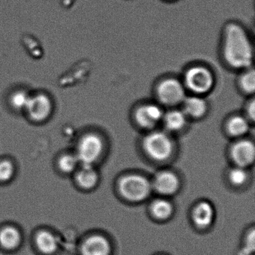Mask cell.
Segmentation results:
<instances>
[{
    "label": "cell",
    "instance_id": "6da1fadb",
    "mask_svg": "<svg viewBox=\"0 0 255 255\" xmlns=\"http://www.w3.org/2000/svg\"><path fill=\"white\" fill-rule=\"evenodd\" d=\"M222 56L226 65L232 69L246 70L252 68L253 44L243 26L234 23L226 26L222 44Z\"/></svg>",
    "mask_w": 255,
    "mask_h": 255
},
{
    "label": "cell",
    "instance_id": "7a4b0ae2",
    "mask_svg": "<svg viewBox=\"0 0 255 255\" xmlns=\"http://www.w3.org/2000/svg\"><path fill=\"white\" fill-rule=\"evenodd\" d=\"M54 111V103L48 94L38 92L31 93L24 113L34 124L45 123L51 118Z\"/></svg>",
    "mask_w": 255,
    "mask_h": 255
},
{
    "label": "cell",
    "instance_id": "3957f363",
    "mask_svg": "<svg viewBox=\"0 0 255 255\" xmlns=\"http://www.w3.org/2000/svg\"><path fill=\"white\" fill-rule=\"evenodd\" d=\"M183 83L186 90L191 93L203 96L213 89L215 77L209 68L198 65L186 71Z\"/></svg>",
    "mask_w": 255,
    "mask_h": 255
},
{
    "label": "cell",
    "instance_id": "277c9868",
    "mask_svg": "<svg viewBox=\"0 0 255 255\" xmlns=\"http://www.w3.org/2000/svg\"><path fill=\"white\" fill-rule=\"evenodd\" d=\"M143 148L155 160H165L171 155L174 148L172 139L165 131H152L143 140Z\"/></svg>",
    "mask_w": 255,
    "mask_h": 255
},
{
    "label": "cell",
    "instance_id": "5b68a950",
    "mask_svg": "<svg viewBox=\"0 0 255 255\" xmlns=\"http://www.w3.org/2000/svg\"><path fill=\"white\" fill-rule=\"evenodd\" d=\"M104 150V141L98 134L89 132L79 140L77 156L83 165H92L100 157Z\"/></svg>",
    "mask_w": 255,
    "mask_h": 255
},
{
    "label": "cell",
    "instance_id": "8992f818",
    "mask_svg": "<svg viewBox=\"0 0 255 255\" xmlns=\"http://www.w3.org/2000/svg\"><path fill=\"white\" fill-rule=\"evenodd\" d=\"M186 89L183 82L175 78L162 80L156 88V95L162 105L174 107L184 101Z\"/></svg>",
    "mask_w": 255,
    "mask_h": 255
},
{
    "label": "cell",
    "instance_id": "52a82bcc",
    "mask_svg": "<svg viewBox=\"0 0 255 255\" xmlns=\"http://www.w3.org/2000/svg\"><path fill=\"white\" fill-rule=\"evenodd\" d=\"M119 189L129 201H140L148 196L151 186L148 180L141 176L129 175L121 180Z\"/></svg>",
    "mask_w": 255,
    "mask_h": 255
},
{
    "label": "cell",
    "instance_id": "ba28073f",
    "mask_svg": "<svg viewBox=\"0 0 255 255\" xmlns=\"http://www.w3.org/2000/svg\"><path fill=\"white\" fill-rule=\"evenodd\" d=\"M163 109L159 104L148 103L140 106L135 110V120L137 125L144 129H153L162 123Z\"/></svg>",
    "mask_w": 255,
    "mask_h": 255
},
{
    "label": "cell",
    "instance_id": "9c48e42d",
    "mask_svg": "<svg viewBox=\"0 0 255 255\" xmlns=\"http://www.w3.org/2000/svg\"><path fill=\"white\" fill-rule=\"evenodd\" d=\"M231 156L240 167H246L254 162L255 147L253 141L242 139L237 141L231 148Z\"/></svg>",
    "mask_w": 255,
    "mask_h": 255
},
{
    "label": "cell",
    "instance_id": "30bf717a",
    "mask_svg": "<svg viewBox=\"0 0 255 255\" xmlns=\"http://www.w3.org/2000/svg\"><path fill=\"white\" fill-rule=\"evenodd\" d=\"M183 110L188 119H199L205 116L208 111V104L202 96L192 95L186 96L182 103Z\"/></svg>",
    "mask_w": 255,
    "mask_h": 255
},
{
    "label": "cell",
    "instance_id": "8fae6325",
    "mask_svg": "<svg viewBox=\"0 0 255 255\" xmlns=\"http://www.w3.org/2000/svg\"><path fill=\"white\" fill-rule=\"evenodd\" d=\"M188 119L183 110L174 108L164 113L162 123L166 131L176 132L186 128Z\"/></svg>",
    "mask_w": 255,
    "mask_h": 255
},
{
    "label": "cell",
    "instance_id": "7c38bea8",
    "mask_svg": "<svg viewBox=\"0 0 255 255\" xmlns=\"http://www.w3.org/2000/svg\"><path fill=\"white\" fill-rule=\"evenodd\" d=\"M110 243L101 236H93L86 240L82 246L83 255H110Z\"/></svg>",
    "mask_w": 255,
    "mask_h": 255
},
{
    "label": "cell",
    "instance_id": "4fadbf2b",
    "mask_svg": "<svg viewBox=\"0 0 255 255\" xmlns=\"http://www.w3.org/2000/svg\"><path fill=\"white\" fill-rule=\"evenodd\" d=\"M155 189L163 195L174 193L178 188V179L169 171H162L157 174L153 183Z\"/></svg>",
    "mask_w": 255,
    "mask_h": 255
},
{
    "label": "cell",
    "instance_id": "5bb4252c",
    "mask_svg": "<svg viewBox=\"0 0 255 255\" xmlns=\"http://www.w3.org/2000/svg\"><path fill=\"white\" fill-rule=\"evenodd\" d=\"M251 122L246 116H235L228 120L226 129L230 135L241 137L250 130Z\"/></svg>",
    "mask_w": 255,
    "mask_h": 255
},
{
    "label": "cell",
    "instance_id": "9a60e30c",
    "mask_svg": "<svg viewBox=\"0 0 255 255\" xmlns=\"http://www.w3.org/2000/svg\"><path fill=\"white\" fill-rule=\"evenodd\" d=\"M214 211L208 202L200 203L194 211V221L198 226L205 228L213 222Z\"/></svg>",
    "mask_w": 255,
    "mask_h": 255
},
{
    "label": "cell",
    "instance_id": "2e32d148",
    "mask_svg": "<svg viewBox=\"0 0 255 255\" xmlns=\"http://www.w3.org/2000/svg\"><path fill=\"white\" fill-rule=\"evenodd\" d=\"M31 93L23 89H16L8 97V104L14 111L23 113Z\"/></svg>",
    "mask_w": 255,
    "mask_h": 255
},
{
    "label": "cell",
    "instance_id": "e0dca14e",
    "mask_svg": "<svg viewBox=\"0 0 255 255\" xmlns=\"http://www.w3.org/2000/svg\"><path fill=\"white\" fill-rule=\"evenodd\" d=\"M21 237L17 229L7 227L0 232V243L7 249H14L20 245Z\"/></svg>",
    "mask_w": 255,
    "mask_h": 255
},
{
    "label": "cell",
    "instance_id": "ac0fdd59",
    "mask_svg": "<svg viewBox=\"0 0 255 255\" xmlns=\"http://www.w3.org/2000/svg\"><path fill=\"white\" fill-rule=\"evenodd\" d=\"M38 249L46 255H50L56 252L57 249V240L56 237L48 231H41L36 238Z\"/></svg>",
    "mask_w": 255,
    "mask_h": 255
},
{
    "label": "cell",
    "instance_id": "d6986e66",
    "mask_svg": "<svg viewBox=\"0 0 255 255\" xmlns=\"http://www.w3.org/2000/svg\"><path fill=\"white\" fill-rule=\"evenodd\" d=\"M77 182L84 189H91L96 184L98 174L92 165H83L77 176Z\"/></svg>",
    "mask_w": 255,
    "mask_h": 255
},
{
    "label": "cell",
    "instance_id": "ffe728a7",
    "mask_svg": "<svg viewBox=\"0 0 255 255\" xmlns=\"http://www.w3.org/2000/svg\"><path fill=\"white\" fill-rule=\"evenodd\" d=\"M240 86L243 93L252 95L255 90V74L253 68L246 69L240 77Z\"/></svg>",
    "mask_w": 255,
    "mask_h": 255
},
{
    "label": "cell",
    "instance_id": "44dd1931",
    "mask_svg": "<svg viewBox=\"0 0 255 255\" xmlns=\"http://www.w3.org/2000/svg\"><path fill=\"white\" fill-rule=\"evenodd\" d=\"M152 212L155 217L159 219H165L171 216L172 206L165 200H157L152 204Z\"/></svg>",
    "mask_w": 255,
    "mask_h": 255
},
{
    "label": "cell",
    "instance_id": "7402d4cb",
    "mask_svg": "<svg viewBox=\"0 0 255 255\" xmlns=\"http://www.w3.org/2000/svg\"><path fill=\"white\" fill-rule=\"evenodd\" d=\"M78 162L79 160L76 155L65 154L59 159V165L62 171L69 173L75 169Z\"/></svg>",
    "mask_w": 255,
    "mask_h": 255
},
{
    "label": "cell",
    "instance_id": "603a6c76",
    "mask_svg": "<svg viewBox=\"0 0 255 255\" xmlns=\"http://www.w3.org/2000/svg\"><path fill=\"white\" fill-rule=\"evenodd\" d=\"M14 171V165L10 161L4 160L0 162V180H9L12 177Z\"/></svg>",
    "mask_w": 255,
    "mask_h": 255
},
{
    "label": "cell",
    "instance_id": "cb8c5ba5",
    "mask_svg": "<svg viewBox=\"0 0 255 255\" xmlns=\"http://www.w3.org/2000/svg\"><path fill=\"white\" fill-rule=\"evenodd\" d=\"M247 179V173L243 167H237L230 172V180L234 185H242Z\"/></svg>",
    "mask_w": 255,
    "mask_h": 255
},
{
    "label": "cell",
    "instance_id": "d4e9b609",
    "mask_svg": "<svg viewBox=\"0 0 255 255\" xmlns=\"http://www.w3.org/2000/svg\"><path fill=\"white\" fill-rule=\"evenodd\" d=\"M255 101L252 100L248 104L246 107V117L250 121V122H253L255 121Z\"/></svg>",
    "mask_w": 255,
    "mask_h": 255
}]
</instances>
